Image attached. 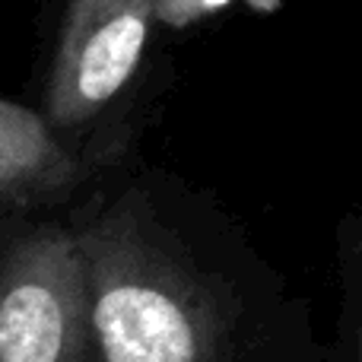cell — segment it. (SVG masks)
<instances>
[{
  "instance_id": "1",
  "label": "cell",
  "mask_w": 362,
  "mask_h": 362,
  "mask_svg": "<svg viewBox=\"0 0 362 362\" xmlns=\"http://www.w3.org/2000/svg\"><path fill=\"white\" fill-rule=\"evenodd\" d=\"M70 229L99 362H219L226 325L216 305L165 251L137 200L112 204Z\"/></svg>"
},
{
  "instance_id": "2",
  "label": "cell",
  "mask_w": 362,
  "mask_h": 362,
  "mask_svg": "<svg viewBox=\"0 0 362 362\" xmlns=\"http://www.w3.org/2000/svg\"><path fill=\"white\" fill-rule=\"evenodd\" d=\"M89 299L70 226L35 223L0 242V362H89Z\"/></svg>"
},
{
  "instance_id": "3",
  "label": "cell",
  "mask_w": 362,
  "mask_h": 362,
  "mask_svg": "<svg viewBox=\"0 0 362 362\" xmlns=\"http://www.w3.org/2000/svg\"><path fill=\"white\" fill-rule=\"evenodd\" d=\"M156 0H67L54 38L45 115L51 131L89 124L134 76Z\"/></svg>"
},
{
  "instance_id": "4",
  "label": "cell",
  "mask_w": 362,
  "mask_h": 362,
  "mask_svg": "<svg viewBox=\"0 0 362 362\" xmlns=\"http://www.w3.org/2000/svg\"><path fill=\"white\" fill-rule=\"evenodd\" d=\"M74 172V156L42 115L0 99V206L48 200Z\"/></svg>"
},
{
  "instance_id": "5",
  "label": "cell",
  "mask_w": 362,
  "mask_h": 362,
  "mask_svg": "<svg viewBox=\"0 0 362 362\" xmlns=\"http://www.w3.org/2000/svg\"><path fill=\"white\" fill-rule=\"evenodd\" d=\"M232 0H156L153 4V19H159L169 29H185L191 23H200L204 16L229 6ZM257 13H274L283 6V0H245Z\"/></svg>"
},
{
  "instance_id": "6",
  "label": "cell",
  "mask_w": 362,
  "mask_h": 362,
  "mask_svg": "<svg viewBox=\"0 0 362 362\" xmlns=\"http://www.w3.org/2000/svg\"><path fill=\"white\" fill-rule=\"evenodd\" d=\"M359 362H362V327H359Z\"/></svg>"
},
{
  "instance_id": "7",
  "label": "cell",
  "mask_w": 362,
  "mask_h": 362,
  "mask_svg": "<svg viewBox=\"0 0 362 362\" xmlns=\"http://www.w3.org/2000/svg\"><path fill=\"white\" fill-rule=\"evenodd\" d=\"M359 257H362V235H359Z\"/></svg>"
}]
</instances>
